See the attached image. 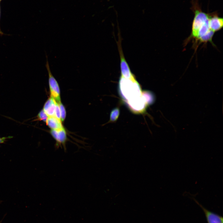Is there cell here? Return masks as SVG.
Instances as JSON below:
<instances>
[{
  "mask_svg": "<svg viewBox=\"0 0 223 223\" xmlns=\"http://www.w3.org/2000/svg\"><path fill=\"white\" fill-rule=\"evenodd\" d=\"M46 58V66L48 73V83L51 96L57 103H59L61 102L59 86L57 81L51 73L47 57Z\"/></svg>",
  "mask_w": 223,
  "mask_h": 223,
  "instance_id": "obj_1",
  "label": "cell"
},
{
  "mask_svg": "<svg viewBox=\"0 0 223 223\" xmlns=\"http://www.w3.org/2000/svg\"><path fill=\"white\" fill-rule=\"evenodd\" d=\"M50 133L56 142V148L59 147H63L65 151L66 148V144L68 140L66 132L64 128L60 130L51 129Z\"/></svg>",
  "mask_w": 223,
  "mask_h": 223,
  "instance_id": "obj_2",
  "label": "cell"
},
{
  "mask_svg": "<svg viewBox=\"0 0 223 223\" xmlns=\"http://www.w3.org/2000/svg\"><path fill=\"white\" fill-rule=\"evenodd\" d=\"M209 24L211 29L215 33L220 30L223 26V19L216 14H209Z\"/></svg>",
  "mask_w": 223,
  "mask_h": 223,
  "instance_id": "obj_3",
  "label": "cell"
},
{
  "mask_svg": "<svg viewBox=\"0 0 223 223\" xmlns=\"http://www.w3.org/2000/svg\"><path fill=\"white\" fill-rule=\"evenodd\" d=\"M120 51V67L121 76L125 78L129 79L134 77L133 74L131 72L129 65L126 62L123 55L122 52Z\"/></svg>",
  "mask_w": 223,
  "mask_h": 223,
  "instance_id": "obj_4",
  "label": "cell"
},
{
  "mask_svg": "<svg viewBox=\"0 0 223 223\" xmlns=\"http://www.w3.org/2000/svg\"><path fill=\"white\" fill-rule=\"evenodd\" d=\"M57 102L51 96L45 103L43 110L49 117L55 116Z\"/></svg>",
  "mask_w": 223,
  "mask_h": 223,
  "instance_id": "obj_5",
  "label": "cell"
},
{
  "mask_svg": "<svg viewBox=\"0 0 223 223\" xmlns=\"http://www.w3.org/2000/svg\"><path fill=\"white\" fill-rule=\"evenodd\" d=\"M197 203L203 211L208 223H223V218L205 208L201 205Z\"/></svg>",
  "mask_w": 223,
  "mask_h": 223,
  "instance_id": "obj_6",
  "label": "cell"
},
{
  "mask_svg": "<svg viewBox=\"0 0 223 223\" xmlns=\"http://www.w3.org/2000/svg\"><path fill=\"white\" fill-rule=\"evenodd\" d=\"M46 123L51 129L60 130L63 128L61 120L55 116L48 117Z\"/></svg>",
  "mask_w": 223,
  "mask_h": 223,
  "instance_id": "obj_7",
  "label": "cell"
},
{
  "mask_svg": "<svg viewBox=\"0 0 223 223\" xmlns=\"http://www.w3.org/2000/svg\"><path fill=\"white\" fill-rule=\"evenodd\" d=\"M119 109L117 108L114 109L111 112L110 120L112 121H115L118 118L119 115Z\"/></svg>",
  "mask_w": 223,
  "mask_h": 223,
  "instance_id": "obj_8",
  "label": "cell"
},
{
  "mask_svg": "<svg viewBox=\"0 0 223 223\" xmlns=\"http://www.w3.org/2000/svg\"><path fill=\"white\" fill-rule=\"evenodd\" d=\"M48 116L46 113L43 110H41L37 115V119L46 122Z\"/></svg>",
  "mask_w": 223,
  "mask_h": 223,
  "instance_id": "obj_9",
  "label": "cell"
},
{
  "mask_svg": "<svg viewBox=\"0 0 223 223\" xmlns=\"http://www.w3.org/2000/svg\"><path fill=\"white\" fill-rule=\"evenodd\" d=\"M60 109V114H61V121H63L65 120L66 116V111L65 108L61 103V102L58 103Z\"/></svg>",
  "mask_w": 223,
  "mask_h": 223,
  "instance_id": "obj_10",
  "label": "cell"
},
{
  "mask_svg": "<svg viewBox=\"0 0 223 223\" xmlns=\"http://www.w3.org/2000/svg\"><path fill=\"white\" fill-rule=\"evenodd\" d=\"M55 117L61 120L60 109L59 105L57 102L56 104V107L55 111Z\"/></svg>",
  "mask_w": 223,
  "mask_h": 223,
  "instance_id": "obj_11",
  "label": "cell"
},
{
  "mask_svg": "<svg viewBox=\"0 0 223 223\" xmlns=\"http://www.w3.org/2000/svg\"><path fill=\"white\" fill-rule=\"evenodd\" d=\"M13 137L12 136H8V137H4L2 138L0 137V144L4 143L7 141V139L11 138Z\"/></svg>",
  "mask_w": 223,
  "mask_h": 223,
  "instance_id": "obj_12",
  "label": "cell"
},
{
  "mask_svg": "<svg viewBox=\"0 0 223 223\" xmlns=\"http://www.w3.org/2000/svg\"><path fill=\"white\" fill-rule=\"evenodd\" d=\"M0 17H1V9H0ZM3 33L1 31V28H0V35H3Z\"/></svg>",
  "mask_w": 223,
  "mask_h": 223,
  "instance_id": "obj_13",
  "label": "cell"
},
{
  "mask_svg": "<svg viewBox=\"0 0 223 223\" xmlns=\"http://www.w3.org/2000/svg\"><path fill=\"white\" fill-rule=\"evenodd\" d=\"M1 0H0V1H1Z\"/></svg>",
  "mask_w": 223,
  "mask_h": 223,
  "instance_id": "obj_14",
  "label": "cell"
}]
</instances>
